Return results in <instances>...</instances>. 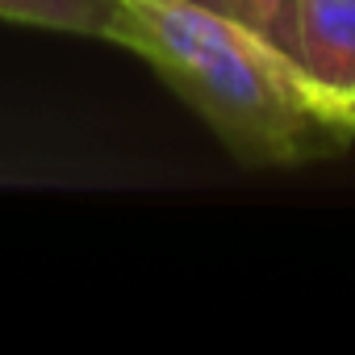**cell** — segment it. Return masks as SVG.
I'll list each match as a JSON object with an SVG mask.
<instances>
[{"instance_id": "cell-6", "label": "cell", "mask_w": 355, "mask_h": 355, "mask_svg": "<svg viewBox=\"0 0 355 355\" xmlns=\"http://www.w3.org/2000/svg\"><path fill=\"white\" fill-rule=\"evenodd\" d=\"M201 5H214V9H218V0H201Z\"/></svg>"}, {"instance_id": "cell-5", "label": "cell", "mask_w": 355, "mask_h": 355, "mask_svg": "<svg viewBox=\"0 0 355 355\" xmlns=\"http://www.w3.org/2000/svg\"><path fill=\"white\" fill-rule=\"evenodd\" d=\"M338 117H343V125L351 130V138H355V88L338 101Z\"/></svg>"}, {"instance_id": "cell-3", "label": "cell", "mask_w": 355, "mask_h": 355, "mask_svg": "<svg viewBox=\"0 0 355 355\" xmlns=\"http://www.w3.org/2000/svg\"><path fill=\"white\" fill-rule=\"evenodd\" d=\"M0 21L109 42L117 26V0H0Z\"/></svg>"}, {"instance_id": "cell-4", "label": "cell", "mask_w": 355, "mask_h": 355, "mask_svg": "<svg viewBox=\"0 0 355 355\" xmlns=\"http://www.w3.org/2000/svg\"><path fill=\"white\" fill-rule=\"evenodd\" d=\"M297 5L301 0H218V9L297 59Z\"/></svg>"}, {"instance_id": "cell-1", "label": "cell", "mask_w": 355, "mask_h": 355, "mask_svg": "<svg viewBox=\"0 0 355 355\" xmlns=\"http://www.w3.org/2000/svg\"><path fill=\"white\" fill-rule=\"evenodd\" d=\"M117 46L150 63L247 163H301L351 138L293 55L201 0H117Z\"/></svg>"}, {"instance_id": "cell-2", "label": "cell", "mask_w": 355, "mask_h": 355, "mask_svg": "<svg viewBox=\"0 0 355 355\" xmlns=\"http://www.w3.org/2000/svg\"><path fill=\"white\" fill-rule=\"evenodd\" d=\"M297 63L338 113V101L355 88V0H301Z\"/></svg>"}]
</instances>
